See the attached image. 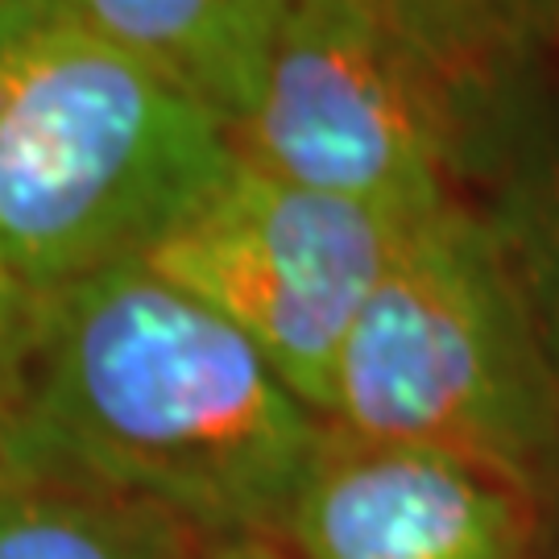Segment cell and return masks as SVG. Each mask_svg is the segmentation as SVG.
I'll return each mask as SVG.
<instances>
[{
  "label": "cell",
  "instance_id": "2",
  "mask_svg": "<svg viewBox=\"0 0 559 559\" xmlns=\"http://www.w3.org/2000/svg\"><path fill=\"white\" fill-rule=\"evenodd\" d=\"M233 162L207 104L59 21L0 62V274L55 295L141 265Z\"/></svg>",
  "mask_w": 559,
  "mask_h": 559
},
{
  "label": "cell",
  "instance_id": "5",
  "mask_svg": "<svg viewBox=\"0 0 559 559\" xmlns=\"http://www.w3.org/2000/svg\"><path fill=\"white\" fill-rule=\"evenodd\" d=\"M415 221L237 158L145 265L233 323L323 419L348 332Z\"/></svg>",
  "mask_w": 559,
  "mask_h": 559
},
{
  "label": "cell",
  "instance_id": "8",
  "mask_svg": "<svg viewBox=\"0 0 559 559\" xmlns=\"http://www.w3.org/2000/svg\"><path fill=\"white\" fill-rule=\"evenodd\" d=\"M480 187V212L498 233L559 381V96L543 87L522 108Z\"/></svg>",
  "mask_w": 559,
  "mask_h": 559
},
{
  "label": "cell",
  "instance_id": "7",
  "mask_svg": "<svg viewBox=\"0 0 559 559\" xmlns=\"http://www.w3.org/2000/svg\"><path fill=\"white\" fill-rule=\"evenodd\" d=\"M295 0H71V17L191 92L233 129Z\"/></svg>",
  "mask_w": 559,
  "mask_h": 559
},
{
  "label": "cell",
  "instance_id": "3",
  "mask_svg": "<svg viewBox=\"0 0 559 559\" xmlns=\"http://www.w3.org/2000/svg\"><path fill=\"white\" fill-rule=\"evenodd\" d=\"M332 431L477 460L526 493L559 489V381L477 203L406 228L340 353Z\"/></svg>",
  "mask_w": 559,
  "mask_h": 559
},
{
  "label": "cell",
  "instance_id": "1",
  "mask_svg": "<svg viewBox=\"0 0 559 559\" xmlns=\"http://www.w3.org/2000/svg\"><path fill=\"white\" fill-rule=\"evenodd\" d=\"M328 423L145 261L41 295L0 468L150 506L212 543H278Z\"/></svg>",
  "mask_w": 559,
  "mask_h": 559
},
{
  "label": "cell",
  "instance_id": "4",
  "mask_svg": "<svg viewBox=\"0 0 559 559\" xmlns=\"http://www.w3.org/2000/svg\"><path fill=\"white\" fill-rule=\"evenodd\" d=\"M514 120L480 100L394 0H295L233 150L295 187L427 216L485 179Z\"/></svg>",
  "mask_w": 559,
  "mask_h": 559
},
{
  "label": "cell",
  "instance_id": "14",
  "mask_svg": "<svg viewBox=\"0 0 559 559\" xmlns=\"http://www.w3.org/2000/svg\"><path fill=\"white\" fill-rule=\"evenodd\" d=\"M556 559H559V556H556Z\"/></svg>",
  "mask_w": 559,
  "mask_h": 559
},
{
  "label": "cell",
  "instance_id": "13",
  "mask_svg": "<svg viewBox=\"0 0 559 559\" xmlns=\"http://www.w3.org/2000/svg\"><path fill=\"white\" fill-rule=\"evenodd\" d=\"M203 559H295L286 547L270 539H240V543H212Z\"/></svg>",
  "mask_w": 559,
  "mask_h": 559
},
{
  "label": "cell",
  "instance_id": "12",
  "mask_svg": "<svg viewBox=\"0 0 559 559\" xmlns=\"http://www.w3.org/2000/svg\"><path fill=\"white\" fill-rule=\"evenodd\" d=\"M71 17V0H0V62Z\"/></svg>",
  "mask_w": 559,
  "mask_h": 559
},
{
  "label": "cell",
  "instance_id": "11",
  "mask_svg": "<svg viewBox=\"0 0 559 559\" xmlns=\"http://www.w3.org/2000/svg\"><path fill=\"white\" fill-rule=\"evenodd\" d=\"M41 336V295L21 290L0 274V419L25 390Z\"/></svg>",
  "mask_w": 559,
  "mask_h": 559
},
{
  "label": "cell",
  "instance_id": "6",
  "mask_svg": "<svg viewBox=\"0 0 559 559\" xmlns=\"http://www.w3.org/2000/svg\"><path fill=\"white\" fill-rule=\"evenodd\" d=\"M539 506L477 460L328 427L278 547L295 559H535Z\"/></svg>",
  "mask_w": 559,
  "mask_h": 559
},
{
  "label": "cell",
  "instance_id": "9",
  "mask_svg": "<svg viewBox=\"0 0 559 559\" xmlns=\"http://www.w3.org/2000/svg\"><path fill=\"white\" fill-rule=\"evenodd\" d=\"M207 543L150 506L0 468V559H203Z\"/></svg>",
  "mask_w": 559,
  "mask_h": 559
},
{
  "label": "cell",
  "instance_id": "10",
  "mask_svg": "<svg viewBox=\"0 0 559 559\" xmlns=\"http://www.w3.org/2000/svg\"><path fill=\"white\" fill-rule=\"evenodd\" d=\"M460 80L514 117L559 55V0H394Z\"/></svg>",
  "mask_w": 559,
  "mask_h": 559
}]
</instances>
